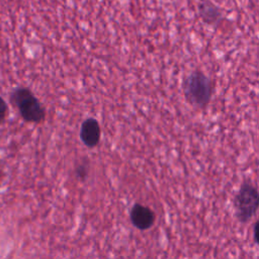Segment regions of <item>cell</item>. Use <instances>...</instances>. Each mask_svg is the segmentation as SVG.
I'll use <instances>...</instances> for the list:
<instances>
[{"label":"cell","instance_id":"cell-1","mask_svg":"<svg viewBox=\"0 0 259 259\" xmlns=\"http://www.w3.org/2000/svg\"><path fill=\"white\" fill-rule=\"evenodd\" d=\"M182 89L186 101L198 108L206 106L212 95V84L210 79L201 71L191 72L183 81Z\"/></svg>","mask_w":259,"mask_h":259},{"label":"cell","instance_id":"cell-7","mask_svg":"<svg viewBox=\"0 0 259 259\" xmlns=\"http://www.w3.org/2000/svg\"><path fill=\"white\" fill-rule=\"evenodd\" d=\"M6 110H7V105H6L5 101L2 99V97L0 96V122L4 119Z\"/></svg>","mask_w":259,"mask_h":259},{"label":"cell","instance_id":"cell-2","mask_svg":"<svg viewBox=\"0 0 259 259\" xmlns=\"http://www.w3.org/2000/svg\"><path fill=\"white\" fill-rule=\"evenodd\" d=\"M11 99L17 106L20 115L24 120L28 122H40L45 119V108L29 89H16L13 92Z\"/></svg>","mask_w":259,"mask_h":259},{"label":"cell","instance_id":"cell-6","mask_svg":"<svg viewBox=\"0 0 259 259\" xmlns=\"http://www.w3.org/2000/svg\"><path fill=\"white\" fill-rule=\"evenodd\" d=\"M199 15L208 24H217L222 19V12L218 6L208 1H203L198 6Z\"/></svg>","mask_w":259,"mask_h":259},{"label":"cell","instance_id":"cell-4","mask_svg":"<svg viewBox=\"0 0 259 259\" xmlns=\"http://www.w3.org/2000/svg\"><path fill=\"white\" fill-rule=\"evenodd\" d=\"M101 137V128L97 119L93 117L86 118L80 128V139L88 148H94L98 145Z\"/></svg>","mask_w":259,"mask_h":259},{"label":"cell","instance_id":"cell-3","mask_svg":"<svg viewBox=\"0 0 259 259\" xmlns=\"http://www.w3.org/2000/svg\"><path fill=\"white\" fill-rule=\"evenodd\" d=\"M236 214L242 223L248 222L258 207V192L250 183H244L235 198Z\"/></svg>","mask_w":259,"mask_h":259},{"label":"cell","instance_id":"cell-5","mask_svg":"<svg viewBox=\"0 0 259 259\" xmlns=\"http://www.w3.org/2000/svg\"><path fill=\"white\" fill-rule=\"evenodd\" d=\"M130 217L133 225L139 230L149 229L154 223L153 211L142 204H135L131 209Z\"/></svg>","mask_w":259,"mask_h":259}]
</instances>
